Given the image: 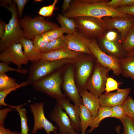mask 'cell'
Wrapping results in <instances>:
<instances>
[{"label": "cell", "mask_w": 134, "mask_h": 134, "mask_svg": "<svg viewBox=\"0 0 134 134\" xmlns=\"http://www.w3.org/2000/svg\"><path fill=\"white\" fill-rule=\"evenodd\" d=\"M19 85L15 79L6 74H0V91L15 88Z\"/></svg>", "instance_id": "4316f807"}, {"label": "cell", "mask_w": 134, "mask_h": 134, "mask_svg": "<svg viewBox=\"0 0 134 134\" xmlns=\"http://www.w3.org/2000/svg\"><path fill=\"white\" fill-rule=\"evenodd\" d=\"M122 44L123 49L126 52L134 49V28L127 34Z\"/></svg>", "instance_id": "f1b7e54d"}, {"label": "cell", "mask_w": 134, "mask_h": 134, "mask_svg": "<svg viewBox=\"0 0 134 134\" xmlns=\"http://www.w3.org/2000/svg\"><path fill=\"white\" fill-rule=\"evenodd\" d=\"M112 113L111 107L109 106L100 107L96 117L94 119L93 126L86 133H91L99 125L101 122L104 119L110 117Z\"/></svg>", "instance_id": "d4e9b609"}, {"label": "cell", "mask_w": 134, "mask_h": 134, "mask_svg": "<svg viewBox=\"0 0 134 134\" xmlns=\"http://www.w3.org/2000/svg\"><path fill=\"white\" fill-rule=\"evenodd\" d=\"M103 37L110 41L117 43H122L121 36L120 33L114 29L110 30Z\"/></svg>", "instance_id": "d6a6232c"}, {"label": "cell", "mask_w": 134, "mask_h": 134, "mask_svg": "<svg viewBox=\"0 0 134 134\" xmlns=\"http://www.w3.org/2000/svg\"><path fill=\"white\" fill-rule=\"evenodd\" d=\"M0 134H21V133L13 132L9 129H6L4 126H0Z\"/></svg>", "instance_id": "f6af8a7d"}, {"label": "cell", "mask_w": 134, "mask_h": 134, "mask_svg": "<svg viewBox=\"0 0 134 134\" xmlns=\"http://www.w3.org/2000/svg\"><path fill=\"white\" fill-rule=\"evenodd\" d=\"M17 6L18 17L21 18L22 17L23 10L24 7L28 0H14Z\"/></svg>", "instance_id": "ab89813d"}, {"label": "cell", "mask_w": 134, "mask_h": 134, "mask_svg": "<svg viewBox=\"0 0 134 134\" xmlns=\"http://www.w3.org/2000/svg\"><path fill=\"white\" fill-rule=\"evenodd\" d=\"M134 121V116L133 115H128Z\"/></svg>", "instance_id": "681fc988"}, {"label": "cell", "mask_w": 134, "mask_h": 134, "mask_svg": "<svg viewBox=\"0 0 134 134\" xmlns=\"http://www.w3.org/2000/svg\"><path fill=\"white\" fill-rule=\"evenodd\" d=\"M23 107H19L16 109L20 117L21 122V134H28L29 131L28 126V118L27 116V111Z\"/></svg>", "instance_id": "f546056e"}, {"label": "cell", "mask_w": 134, "mask_h": 134, "mask_svg": "<svg viewBox=\"0 0 134 134\" xmlns=\"http://www.w3.org/2000/svg\"><path fill=\"white\" fill-rule=\"evenodd\" d=\"M67 48L73 51L93 56L88 47L91 40L85 37L77 30L65 35Z\"/></svg>", "instance_id": "9a60e30c"}, {"label": "cell", "mask_w": 134, "mask_h": 134, "mask_svg": "<svg viewBox=\"0 0 134 134\" xmlns=\"http://www.w3.org/2000/svg\"><path fill=\"white\" fill-rule=\"evenodd\" d=\"M116 9L122 13L133 17L134 16V5L120 6Z\"/></svg>", "instance_id": "60d3db41"}, {"label": "cell", "mask_w": 134, "mask_h": 134, "mask_svg": "<svg viewBox=\"0 0 134 134\" xmlns=\"http://www.w3.org/2000/svg\"><path fill=\"white\" fill-rule=\"evenodd\" d=\"M118 131V134H120V130H119Z\"/></svg>", "instance_id": "816d5d0a"}, {"label": "cell", "mask_w": 134, "mask_h": 134, "mask_svg": "<svg viewBox=\"0 0 134 134\" xmlns=\"http://www.w3.org/2000/svg\"><path fill=\"white\" fill-rule=\"evenodd\" d=\"M32 40L35 47L40 51L46 47L49 42L44 39L40 34L35 36Z\"/></svg>", "instance_id": "d590c367"}, {"label": "cell", "mask_w": 134, "mask_h": 134, "mask_svg": "<svg viewBox=\"0 0 134 134\" xmlns=\"http://www.w3.org/2000/svg\"><path fill=\"white\" fill-rule=\"evenodd\" d=\"M88 47L96 61L112 70L115 75L121 74L119 59L103 52L98 45L96 39L91 40Z\"/></svg>", "instance_id": "9c48e42d"}, {"label": "cell", "mask_w": 134, "mask_h": 134, "mask_svg": "<svg viewBox=\"0 0 134 134\" xmlns=\"http://www.w3.org/2000/svg\"><path fill=\"white\" fill-rule=\"evenodd\" d=\"M35 2H40L42 1V0H34Z\"/></svg>", "instance_id": "f907efd6"}, {"label": "cell", "mask_w": 134, "mask_h": 134, "mask_svg": "<svg viewBox=\"0 0 134 134\" xmlns=\"http://www.w3.org/2000/svg\"><path fill=\"white\" fill-rule=\"evenodd\" d=\"M70 100L68 98H66L57 100V102L68 115L73 129L78 132L81 131L79 108L70 103Z\"/></svg>", "instance_id": "e0dca14e"}, {"label": "cell", "mask_w": 134, "mask_h": 134, "mask_svg": "<svg viewBox=\"0 0 134 134\" xmlns=\"http://www.w3.org/2000/svg\"><path fill=\"white\" fill-rule=\"evenodd\" d=\"M110 29H115L121 36L122 42L129 32L134 28V18L105 17L102 18Z\"/></svg>", "instance_id": "5bb4252c"}, {"label": "cell", "mask_w": 134, "mask_h": 134, "mask_svg": "<svg viewBox=\"0 0 134 134\" xmlns=\"http://www.w3.org/2000/svg\"><path fill=\"white\" fill-rule=\"evenodd\" d=\"M12 109L9 107L0 110V126H3L5 117L8 114L12 111Z\"/></svg>", "instance_id": "b9f144b4"}, {"label": "cell", "mask_w": 134, "mask_h": 134, "mask_svg": "<svg viewBox=\"0 0 134 134\" xmlns=\"http://www.w3.org/2000/svg\"><path fill=\"white\" fill-rule=\"evenodd\" d=\"M79 110L81 134H85L88 128L92 127L94 119L91 112L83 104L80 106Z\"/></svg>", "instance_id": "603a6c76"}, {"label": "cell", "mask_w": 134, "mask_h": 134, "mask_svg": "<svg viewBox=\"0 0 134 134\" xmlns=\"http://www.w3.org/2000/svg\"><path fill=\"white\" fill-rule=\"evenodd\" d=\"M134 5V0H121L120 6Z\"/></svg>", "instance_id": "7dc6e473"}, {"label": "cell", "mask_w": 134, "mask_h": 134, "mask_svg": "<svg viewBox=\"0 0 134 134\" xmlns=\"http://www.w3.org/2000/svg\"><path fill=\"white\" fill-rule=\"evenodd\" d=\"M80 54L66 47L48 52H41L40 59L50 61L66 59H77L79 57Z\"/></svg>", "instance_id": "d6986e66"}, {"label": "cell", "mask_w": 134, "mask_h": 134, "mask_svg": "<svg viewBox=\"0 0 134 134\" xmlns=\"http://www.w3.org/2000/svg\"><path fill=\"white\" fill-rule=\"evenodd\" d=\"M119 60L121 74L134 81V56H125Z\"/></svg>", "instance_id": "7402d4cb"}, {"label": "cell", "mask_w": 134, "mask_h": 134, "mask_svg": "<svg viewBox=\"0 0 134 134\" xmlns=\"http://www.w3.org/2000/svg\"><path fill=\"white\" fill-rule=\"evenodd\" d=\"M110 70L96 61L93 71L86 84L85 88L99 98L104 91L108 74Z\"/></svg>", "instance_id": "ba28073f"}, {"label": "cell", "mask_w": 134, "mask_h": 134, "mask_svg": "<svg viewBox=\"0 0 134 134\" xmlns=\"http://www.w3.org/2000/svg\"><path fill=\"white\" fill-rule=\"evenodd\" d=\"M79 57L75 63L76 77L78 91L85 88L88 80L92 74L96 60L93 56L85 53H80Z\"/></svg>", "instance_id": "52a82bcc"}, {"label": "cell", "mask_w": 134, "mask_h": 134, "mask_svg": "<svg viewBox=\"0 0 134 134\" xmlns=\"http://www.w3.org/2000/svg\"><path fill=\"white\" fill-rule=\"evenodd\" d=\"M6 24L4 22L0 19V37L1 39L3 37L4 34Z\"/></svg>", "instance_id": "bcb514c9"}, {"label": "cell", "mask_w": 134, "mask_h": 134, "mask_svg": "<svg viewBox=\"0 0 134 134\" xmlns=\"http://www.w3.org/2000/svg\"><path fill=\"white\" fill-rule=\"evenodd\" d=\"M120 120L123 126L122 134H134V121L133 119L126 115Z\"/></svg>", "instance_id": "1f68e13d"}, {"label": "cell", "mask_w": 134, "mask_h": 134, "mask_svg": "<svg viewBox=\"0 0 134 134\" xmlns=\"http://www.w3.org/2000/svg\"><path fill=\"white\" fill-rule=\"evenodd\" d=\"M79 92L82 99L83 105L90 111L94 119L97 116L100 107L99 98L94 96L86 88L82 89Z\"/></svg>", "instance_id": "ffe728a7"}, {"label": "cell", "mask_w": 134, "mask_h": 134, "mask_svg": "<svg viewBox=\"0 0 134 134\" xmlns=\"http://www.w3.org/2000/svg\"><path fill=\"white\" fill-rule=\"evenodd\" d=\"M64 33L63 30L60 27L40 35L44 39L49 42L63 35Z\"/></svg>", "instance_id": "4dcf8cb0"}, {"label": "cell", "mask_w": 134, "mask_h": 134, "mask_svg": "<svg viewBox=\"0 0 134 134\" xmlns=\"http://www.w3.org/2000/svg\"><path fill=\"white\" fill-rule=\"evenodd\" d=\"M76 60L77 59H66L50 61L40 59L32 63L28 70L27 81L29 85H32L65 65L75 63Z\"/></svg>", "instance_id": "3957f363"}, {"label": "cell", "mask_w": 134, "mask_h": 134, "mask_svg": "<svg viewBox=\"0 0 134 134\" xmlns=\"http://www.w3.org/2000/svg\"><path fill=\"white\" fill-rule=\"evenodd\" d=\"M22 48L21 43L9 46L0 52V61L9 64L12 63L18 68L22 69V65L27 64L29 62L23 54Z\"/></svg>", "instance_id": "7c38bea8"}, {"label": "cell", "mask_w": 134, "mask_h": 134, "mask_svg": "<svg viewBox=\"0 0 134 134\" xmlns=\"http://www.w3.org/2000/svg\"><path fill=\"white\" fill-rule=\"evenodd\" d=\"M123 105L126 115L134 116V100L132 97L129 96Z\"/></svg>", "instance_id": "8d00e7d4"}, {"label": "cell", "mask_w": 134, "mask_h": 134, "mask_svg": "<svg viewBox=\"0 0 134 134\" xmlns=\"http://www.w3.org/2000/svg\"><path fill=\"white\" fill-rule=\"evenodd\" d=\"M119 83L113 78L108 77L106 81L104 91H106V94L110 93V92L117 90L118 88Z\"/></svg>", "instance_id": "f35d334b"}, {"label": "cell", "mask_w": 134, "mask_h": 134, "mask_svg": "<svg viewBox=\"0 0 134 134\" xmlns=\"http://www.w3.org/2000/svg\"><path fill=\"white\" fill-rule=\"evenodd\" d=\"M57 102L50 115V118L57 125L59 134H79L73 129L67 114Z\"/></svg>", "instance_id": "4fadbf2b"}, {"label": "cell", "mask_w": 134, "mask_h": 134, "mask_svg": "<svg viewBox=\"0 0 134 134\" xmlns=\"http://www.w3.org/2000/svg\"><path fill=\"white\" fill-rule=\"evenodd\" d=\"M23 54L28 61L32 63L40 59L41 52L34 46L33 41L26 38L21 41Z\"/></svg>", "instance_id": "44dd1931"}, {"label": "cell", "mask_w": 134, "mask_h": 134, "mask_svg": "<svg viewBox=\"0 0 134 134\" xmlns=\"http://www.w3.org/2000/svg\"><path fill=\"white\" fill-rule=\"evenodd\" d=\"M121 1V0H112L107 2L106 5L111 8L116 9L120 6Z\"/></svg>", "instance_id": "7bdbcfd3"}, {"label": "cell", "mask_w": 134, "mask_h": 134, "mask_svg": "<svg viewBox=\"0 0 134 134\" xmlns=\"http://www.w3.org/2000/svg\"><path fill=\"white\" fill-rule=\"evenodd\" d=\"M18 20L23 31L25 38L32 40L36 35L60 27L56 23L49 21L41 16L32 18L25 15Z\"/></svg>", "instance_id": "5b68a950"}, {"label": "cell", "mask_w": 134, "mask_h": 134, "mask_svg": "<svg viewBox=\"0 0 134 134\" xmlns=\"http://www.w3.org/2000/svg\"><path fill=\"white\" fill-rule=\"evenodd\" d=\"M58 1V0H54L51 5L41 7L39 11V15L43 17H48L51 16L52 14L55 6Z\"/></svg>", "instance_id": "74e56055"}, {"label": "cell", "mask_w": 134, "mask_h": 134, "mask_svg": "<svg viewBox=\"0 0 134 134\" xmlns=\"http://www.w3.org/2000/svg\"><path fill=\"white\" fill-rule=\"evenodd\" d=\"M134 56V49L129 52H126V56Z\"/></svg>", "instance_id": "c3c4849f"}, {"label": "cell", "mask_w": 134, "mask_h": 134, "mask_svg": "<svg viewBox=\"0 0 134 134\" xmlns=\"http://www.w3.org/2000/svg\"><path fill=\"white\" fill-rule=\"evenodd\" d=\"M73 18L77 30L90 40H97L103 37L110 30L102 19L90 16Z\"/></svg>", "instance_id": "277c9868"}, {"label": "cell", "mask_w": 134, "mask_h": 134, "mask_svg": "<svg viewBox=\"0 0 134 134\" xmlns=\"http://www.w3.org/2000/svg\"><path fill=\"white\" fill-rule=\"evenodd\" d=\"M61 73V70H56L33 84V89L55 98L57 100L67 98L61 90L63 83Z\"/></svg>", "instance_id": "8992f818"}, {"label": "cell", "mask_w": 134, "mask_h": 134, "mask_svg": "<svg viewBox=\"0 0 134 134\" xmlns=\"http://www.w3.org/2000/svg\"><path fill=\"white\" fill-rule=\"evenodd\" d=\"M96 40L100 48L106 54L119 59L126 56V52L123 49L122 43L110 41L103 37Z\"/></svg>", "instance_id": "ac0fdd59"}, {"label": "cell", "mask_w": 134, "mask_h": 134, "mask_svg": "<svg viewBox=\"0 0 134 134\" xmlns=\"http://www.w3.org/2000/svg\"><path fill=\"white\" fill-rule=\"evenodd\" d=\"M107 0H72L69 8L62 15L69 18L90 16L100 19L105 17H130L133 16L120 12L108 6Z\"/></svg>", "instance_id": "6da1fadb"}, {"label": "cell", "mask_w": 134, "mask_h": 134, "mask_svg": "<svg viewBox=\"0 0 134 134\" xmlns=\"http://www.w3.org/2000/svg\"><path fill=\"white\" fill-rule=\"evenodd\" d=\"M9 64L4 62H0V74H6L8 71H14L18 73L25 74L28 72V70L26 69H15L10 67Z\"/></svg>", "instance_id": "836d02e7"}, {"label": "cell", "mask_w": 134, "mask_h": 134, "mask_svg": "<svg viewBox=\"0 0 134 134\" xmlns=\"http://www.w3.org/2000/svg\"><path fill=\"white\" fill-rule=\"evenodd\" d=\"M30 106L34 119V126L31 132L32 134H35L38 130L43 129L45 130L46 134H51V132L58 134L55 131L58 130V127L54 126L45 116L43 102L31 104Z\"/></svg>", "instance_id": "30bf717a"}, {"label": "cell", "mask_w": 134, "mask_h": 134, "mask_svg": "<svg viewBox=\"0 0 134 134\" xmlns=\"http://www.w3.org/2000/svg\"><path fill=\"white\" fill-rule=\"evenodd\" d=\"M2 6L11 12L12 17L8 23L6 24L4 34L0 41V52L11 45L21 43L25 38L23 31L19 23L17 9L14 0Z\"/></svg>", "instance_id": "7a4b0ae2"}, {"label": "cell", "mask_w": 134, "mask_h": 134, "mask_svg": "<svg viewBox=\"0 0 134 134\" xmlns=\"http://www.w3.org/2000/svg\"><path fill=\"white\" fill-rule=\"evenodd\" d=\"M66 47H67L66 38L65 35H63L49 41L46 47L40 52H48Z\"/></svg>", "instance_id": "484cf974"}, {"label": "cell", "mask_w": 134, "mask_h": 134, "mask_svg": "<svg viewBox=\"0 0 134 134\" xmlns=\"http://www.w3.org/2000/svg\"><path fill=\"white\" fill-rule=\"evenodd\" d=\"M72 0H64L62 7V12L63 14L66 13L69 8Z\"/></svg>", "instance_id": "ee69618b"}, {"label": "cell", "mask_w": 134, "mask_h": 134, "mask_svg": "<svg viewBox=\"0 0 134 134\" xmlns=\"http://www.w3.org/2000/svg\"><path fill=\"white\" fill-rule=\"evenodd\" d=\"M64 74L62 88L65 95L73 102L76 107L79 108L83 104L82 99L80 95L74 79V73L73 67H68Z\"/></svg>", "instance_id": "8fae6325"}, {"label": "cell", "mask_w": 134, "mask_h": 134, "mask_svg": "<svg viewBox=\"0 0 134 134\" xmlns=\"http://www.w3.org/2000/svg\"><path fill=\"white\" fill-rule=\"evenodd\" d=\"M131 88H119L114 92L105 93L99 98L100 107H112L123 105L125 102L131 92Z\"/></svg>", "instance_id": "2e32d148"}, {"label": "cell", "mask_w": 134, "mask_h": 134, "mask_svg": "<svg viewBox=\"0 0 134 134\" xmlns=\"http://www.w3.org/2000/svg\"><path fill=\"white\" fill-rule=\"evenodd\" d=\"M112 113L110 117L117 118L120 120L126 115L123 105L111 107Z\"/></svg>", "instance_id": "e575fe53"}, {"label": "cell", "mask_w": 134, "mask_h": 134, "mask_svg": "<svg viewBox=\"0 0 134 134\" xmlns=\"http://www.w3.org/2000/svg\"><path fill=\"white\" fill-rule=\"evenodd\" d=\"M56 19L65 33L71 34L77 30L74 18H69L58 13Z\"/></svg>", "instance_id": "cb8c5ba5"}, {"label": "cell", "mask_w": 134, "mask_h": 134, "mask_svg": "<svg viewBox=\"0 0 134 134\" xmlns=\"http://www.w3.org/2000/svg\"><path fill=\"white\" fill-rule=\"evenodd\" d=\"M29 85L27 80L19 84L18 86L11 88L4 91H0V105L4 106H8L11 107L12 109H16L17 108L21 107V105L17 106H12L6 103L5 102V99L6 96L12 92L16 90L20 87L25 86Z\"/></svg>", "instance_id": "83f0119b"}]
</instances>
